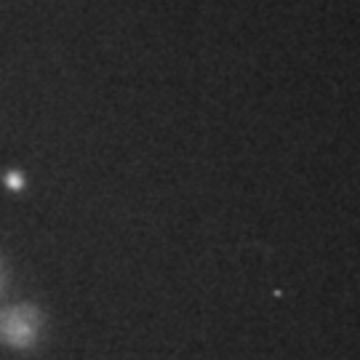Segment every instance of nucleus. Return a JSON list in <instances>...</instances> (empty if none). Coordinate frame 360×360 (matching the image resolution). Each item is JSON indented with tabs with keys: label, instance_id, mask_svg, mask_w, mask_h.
Segmentation results:
<instances>
[{
	"label": "nucleus",
	"instance_id": "nucleus-1",
	"mask_svg": "<svg viewBox=\"0 0 360 360\" xmlns=\"http://www.w3.org/2000/svg\"><path fill=\"white\" fill-rule=\"evenodd\" d=\"M38 331V321H35V312L27 307L6 309L0 315V336L11 345H27L32 342V336Z\"/></svg>",
	"mask_w": 360,
	"mask_h": 360
},
{
	"label": "nucleus",
	"instance_id": "nucleus-2",
	"mask_svg": "<svg viewBox=\"0 0 360 360\" xmlns=\"http://www.w3.org/2000/svg\"><path fill=\"white\" fill-rule=\"evenodd\" d=\"M22 184H25V179H19V174H11V176H8V187H16V190H19Z\"/></svg>",
	"mask_w": 360,
	"mask_h": 360
},
{
	"label": "nucleus",
	"instance_id": "nucleus-3",
	"mask_svg": "<svg viewBox=\"0 0 360 360\" xmlns=\"http://www.w3.org/2000/svg\"><path fill=\"white\" fill-rule=\"evenodd\" d=\"M0 288H3V262H0Z\"/></svg>",
	"mask_w": 360,
	"mask_h": 360
}]
</instances>
